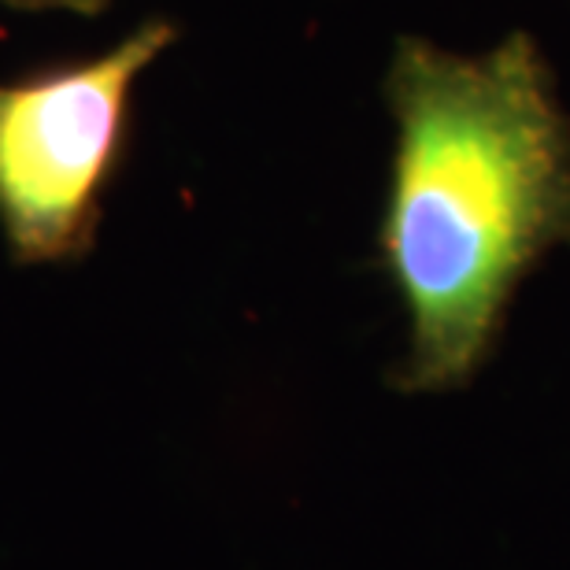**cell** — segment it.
Listing matches in <instances>:
<instances>
[{"label": "cell", "instance_id": "1", "mask_svg": "<svg viewBox=\"0 0 570 570\" xmlns=\"http://www.w3.org/2000/svg\"><path fill=\"white\" fill-rule=\"evenodd\" d=\"M379 253L407 307L401 393H449L493 356L519 282L570 245V116L527 30L482 56L404 33Z\"/></svg>", "mask_w": 570, "mask_h": 570}, {"label": "cell", "instance_id": "2", "mask_svg": "<svg viewBox=\"0 0 570 570\" xmlns=\"http://www.w3.org/2000/svg\"><path fill=\"white\" fill-rule=\"evenodd\" d=\"M153 19L111 52L0 89V226L19 264L71 259L94 242L138 75L170 41Z\"/></svg>", "mask_w": 570, "mask_h": 570}, {"label": "cell", "instance_id": "3", "mask_svg": "<svg viewBox=\"0 0 570 570\" xmlns=\"http://www.w3.org/2000/svg\"><path fill=\"white\" fill-rule=\"evenodd\" d=\"M11 8H30V11H45V8H60V11H78V16H97V11L108 8V0H4Z\"/></svg>", "mask_w": 570, "mask_h": 570}]
</instances>
